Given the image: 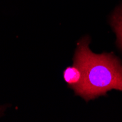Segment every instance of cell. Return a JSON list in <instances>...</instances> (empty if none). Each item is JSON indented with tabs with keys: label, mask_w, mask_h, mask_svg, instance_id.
Returning <instances> with one entry per match:
<instances>
[{
	"label": "cell",
	"mask_w": 122,
	"mask_h": 122,
	"mask_svg": "<svg viewBox=\"0 0 122 122\" xmlns=\"http://www.w3.org/2000/svg\"><path fill=\"white\" fill-rule=\"evenodd\" d=\"M90 39L82 38L77 43L74 64L82 70L83 77L75 93L86 101L105 95L108 91L122 92V64L112 53L95 54L89 49Z\"/></svg>",
	"instance_id": "cell-1"
},
{
	"label": "cell",
	"mask_w": 122,
	"mask_h": 122,
	"mask_svg": "<svg viewBox=\"0 0 122 122\" xmlns=\"http://www.w3.org/2000/svg\"><path fill=\"white\" fill-rule=\"evenodd\" d=\"M64 81L72 89H75L81 83L83 73L78 66L73 64L72 66H67L63 72Z\"/></svg>",
	"instance_id": "cell-2"
},
{
	"label": "cell",
	"mask_w": 122,
	"mask_h": 122,
	"mask_svg": "<svg viewBox=\"0 0 122 122\" xmlns=\"http://www.w3.org/2000/svg\"><path fill=\"white\" fill-rule=\"evenodd\" d=\"M110 24L116 34L118 46L122 50V5L118 7L113 13Z\"/></svg>",
	"instance_id": "cell-3"
},
{
	"label": "cell",
	"mask_w": 122,
	"mask_h": 122,
	"mask_svg": "<svg viewBox=\"0 0 122 122\" xmlns=\"http://www.w3.org/2000/svg\"><path fill=\"white\" fill-rule=\"evenodd\" d=\"M3 108H4V107H0V112H1V110H3Z\"/></svg>",
	"instance_id": "cell-4"
}]
</instances>
